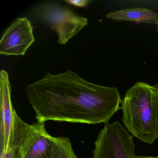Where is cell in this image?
I'll return each mask as SVG.
<instances>
[{"label":"cell","instance_id":"obj_1","mask_svg":"<svg viewBox=\"0 0 158 158\" xmlns=\"http://www.w3.org/2000/svg\"><path fill=\"white\" fill-rule=\"evenodd\" d=\"M26 93L35 118L44 123L105 124L121 109L117 88L93 84L69 70L58 74L48 73L27 86Z\"/></svg>","mask_w":158,"mask_h":158},{"label":"cell","instance_id":"obj_2","mask_svg":"<svg viewBox=\"0 0 158 158\" xmlns=\"http://www.w3.org/2000/svg\"><path fill=\"white\" fill-rule=\"evenodd\" d=\"M122 121L127 130L144 143L158 138V84L137 82L121 102Z\"/></svg>","mask_w":158,"mask_h":158},{"label":"cell","instance_id":"obj_3","mask_svg":"<svg viewBox=\"0 0 158 158\" xmlns=\"http://www.w3.org/2000/svg\"><path fill=\"white\" fill-rule=\"evenodd\" d=\"M55 139L47 132L44 122L28 124L15 111L12 148L17 151L18 158H50Z\"/></svg>","mask_w":158,"mask_h":158},{"label":"cell","instance_id":"obj_4","mask_svg":"<svg viewBox=\"0 0 158 158\" xmlns=\"http://www.w3.org/2000/svg\"><path fill=\"white\" fill-rule=\"evenodd\" d=\"M93 158H135L133 136L120 123L105 124L95 142Z\"/></svg>","mask_w":158,"mask_h":158},{"label":"cell","instance_id":"obj_5","mask_svg":"<svg viewBox=\"0 0 158 158\" xmlns=\"http://www.w3.org/2000/svg\"><path fill=\"white\" fill-rule=\"evenodd\" d=\"M44 22L58 35V42L65 45L70 39L88 24V19L75 14L67 7L56 3L46 4L41 9Z\"/></svg>","mask_w":158,"mask_h":158},{"label":"cell","instance_id":"obj_6","mask_svg":"<svg viewBox=\"0 0 158 158\" xmlns=\"http://www.w3.org/2000/svg\"><path fill=\"white\" fill-rule=\"evenodd\" d=\"M35 40L30 21L27 18H16L2 35L0 41V54L24 56Z\"/></svg>","mask_w":158,"mask_h":158},{"label":"cell","instance_id":"obj_7","mask_svg":"<svg viewBox=\"0 0 158 158\" xmlns=\"http://www.w3.org/2000/svg\"><path fill=\"white\" fill-rule=\"evenodd\" d=\"M11 86L9 75L5 70H2L0 75L1 98V152H6L12 148L13 125L15 110L11 99Z\"/></svg>","mask_w":158,"mask_h":158},{"label":"cell","instance_id":"obj_8","mask_svg":"<svg viewBox=\"0 0 158 158\" xmlns=\"http://www.w3.org/2000/svg\"><path fill=\"white\" fill-rule=\"evenodd\" d=\"M106 18L117 21H133L149 24L158 23V15L152 11L142 8L127 9L110 13Z\"/></svg>","mask_w":158,"mask_h":158},{"label":"cell","instance_id":"obj_9","mask_svg":"<svg viewBox=\"0 0 158 158\" xmlns=\"http://www.w3.org/2000/svg\"><path fill=\"white\" fill-rule=\"evenodd\" d=\"M50 158H78L73 150L71 140L64 137H56Z\"/></svg>","mask_w":158,"mask_h":158},{"label":"cell","instance_id":"obj_10","mask_svg":"<svg viewBox=\"0 0 158 158\" xmlns=\"http://www.w3.org/2000/svg\"><path fill=\"white\" fill-rule=\"evenodd\" d=\"M89 0H68L64 1V2L68 4L77 7H85L91 2Z\"/></svg>","mask_w":158,"mask_h":158},{"label":"cell","instance_id":"obj_11","mask_svg":"<svg viewBox=\"0 0 158 158\" xmlns=\"http://www.w3.org/2000/svg\"><path fill=\"white\" fill-rule=\"evenodd\" d=\"M0 158H18L17 151L14 148L9 149L6 152H1Z\"/></svg>","mask_w":158,"mask_h":158},{"label":"cell","instance_id":"obj_12","mask_svg":"<svg viewBox=\"0 0 158 158\" xmlns=\"http://www.w3.org/2000/svg\"><path fill=\"white\" fill-rule=\"evenodd\" d=\"M135 158H158V157H151V156H141L135 155Z\"/></svg>","mask_w":158,"mask_h":158},{"label":"cell","instance_id":"obj_13","mask_svg":"<svg viewBox=\"0 0 158 158\" xmlns=\"http://www.w3.org/2000/svg\"><path fill=\"white\" fill-rule=\"evenodd\" d=\"M157 32H158V24H157Z\"/></svg>","mask_w":158,"mask_h":158}]
</instances>
